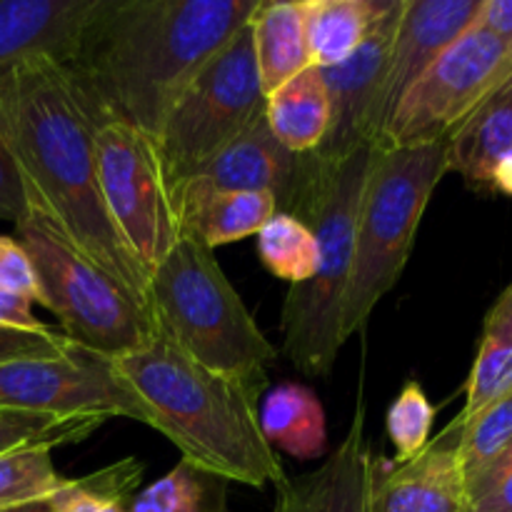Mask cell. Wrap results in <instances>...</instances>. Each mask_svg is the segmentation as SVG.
Here are the masks:
<instances>
[{
    "instance_id": "d4e9b609",
    "label": "cell",
    "mask_w": 512,
    "mask_h": 512,
    "mask_svg": "<svg viewBox=\"0 0 512 512\" xmlns=\"http://www.w3.org/2000/svg\"><path fill=\"white\" fill-rule=\"evenodd\" d=\"M228 480L180 460L168 475L135 493L128 512H228Z\"/></svg>"
},
{
    "instance_id": "9a60e30c",
    "label": "cell",
    "mask_w": 512,
    "mask_h": 512,
    "mask_svg": "<svg viewBox=\"0 0 512 512\" xmlns=\"http://www.w3.org/2000/svg\"><path fill=\"white\" fill-rule=\"evenodd\" d=\"M468 483L458 458V438L445 430L410 463L375 460L370 512H468Z\"/></svg>"
},
{
    "instance_id": "e575fe53",
    "label": "cell",
    "mask_w": 512,
    "mask_h": 512,
    "mask_svg": "<svg viewBox=\"0 0 512 512\" xmlns=\"http://www.w3.org/2000/svg\"><path fill=\"white\" fill-rule=\"evenodd\" d=\"M0 328L23 330V333H45L48 325L40 323L33 313V303L20 295L0 290Z\"/></svg>"
},
{
    "instance_id": "3957f363",
    "label": "cell",
    "mask_w": 512,
    "mask_h": 512,
    "mask_svg": "<svg viewBox=\"0 0 512 512\" xmlns=\"http://www.w3.org/2000/svg\"><path fill=\"white\" fill-rule=\"evenodd\" d=\"M110 363L185 463L250 488L288 485L278 453L260 430L263 383L213 373L163 335Z\"/></svg>"
},
{
    "instance_id": "9c48e42d",
    "label": "cell",
    "mask_w": 512,
    "mask_h": 512,
    "mask_svg": "<svg viewBox=\"0 0 512 512\" xmlns=\"http://www.w3.org/2000/svg\"><path fill=\"white\" fill-rule=\"evenodd\" d=\"M100 193L115 230L150 273L183 238L158 143L118 120L93 123Z\"/></svg>"
},
{
    "instance_id": "2e32d148",
    "label": "cell",
    "mask_w": 512,
    "mask_h": 512,
    "mask_svg": "<svg viewBox=\"0 0 512 512\" xmlns=\"http://www.w3.org/2000/svg\"><path fill=\"white\" fill-rule=\"evenodd\" d=\"M375 458L365 438L363 405L343 443L323 465L278 490L275 512H370Z\"/></svg>"
},
{
    "instance_id": "4fadbf2b",
    "label": "cell",
    "mask_w": 512,
    "mask_h": 512,
    "mask_svg": "<svg viewBox=\"0 0 512 512\" xmlns=\"http://www.w3.org/2000/svg\"><path fill=\"white\" fill-rule=\"evenodd\" d=\"M315 173H318L315 155H298L285 148L270 133L263 113L245 133L225 145L203 168L195 170L185 183L235 190V193H265L275 200L278 213L300 218Z\"/></svg>"
},
{
    "instance_id": "d6a6232c",
    "label": "cell",
    "mask_w": 512,
    "mask_h": 512,
    "mask_svg": "<svg viewBox=\"0 0 512 512\" xmlns=\"http://www.w3.org/2000/svg\"><path fill=\"white\" fill-rule=\"evenodd\" d=\"M73 340L63 333H23V330L0 328V363L28 358H60L73 348Z\"/></svg>"
},
{
    "instance_id": "52a82bcc",
    "label": "cell",
    "mask_w": 512,
    "mask_h": 512,
    "mask_svg": "<svg viewBox=\"0 0 512 512\" xmlns=\"http://www.w3.org/2000/svg\"><path fill=\"white\" fill-rule=\"evenodd\" d=\"M15 240L25 248L45 308L58 315L65 338L78 348L115 360L143 348L158 335L153 315L108 273L70 248L33 215L15 225Z\"/></svg>"
},
{
    "instance_id": "ab89813d",
    "label": "cell",
    "mask_w": 512,
    "mask_h": 512,
    "mask_svg": "<svg viewBox=\"0 0 512 512\" xmlns=\"http://www.w3.org/2000/svg\"><path fill=\"white\" fill-rule=\"evenodd\" d=\"M3 512H53L50 503H33V505H23V508H15V510H3Z\"/></svg>"
},
{
    "instance_id": "1f68e13d",
    "label": "cell",
    "mask_w": 512,
    "mask_h": 512,
    "mask_svg": "<svg viewBox=\"0 0 512 512\" xmlns=\"http://www.w3.org/2000/svg\"><path fill=\"white\" fill-rule=\"evenodd\" d=\"M0 290L20 295L30 303H43L38 273L30 263L28 253L15 238L0 235Z\"/></svg>"
},
{
    "instance_id": "ac0fdd59",
    "label": "cell",
    "mask_w": 512,
    "mask_h": 512,
    "mask_svg": "<svg viewBox=\"0 0 512 512\" xmlns=\"http://www.w3.org/2000/svg\"><path fill=\"white\" fill-rule=\"evenodd\" d=\"M512 153V78L478 105L445 140L448 173H458L470 190L493 193V173Z\"/></svg>"
},
{
    "instance_id": "4316f807",
    "label": "cell",
    "mask_w": 512,
    "mask_h": 512,
    "mask_svg": "<svg viewBox=\"0 0 512 512\" xmlns=\"http://www.w3.org/2000/svg\"><path fill=\"white\" fill-rule=\"evenodd\" d=\"M258 255L268 273L293 288L313 278L318 265V240L305 220L290 213H275L258 230Z\"/></svg>"
},
{
    "instance_id": "cb8c5ba5",
    "label": "cell",
    "mask_w": 512,
    "mask_h": 512,
    "mask_svg": "<svg viewBox=\"0 0 512 512\" xmlns=\"http://www.w3.org/2000/svg\"><path fill=\"white\" fill-rule=\"evenodd\" d=\"M390 0H305L310 63L333 68L363 45Z\"/></svg>"
},
{
    "instance_id": "f546056e",
    "label": "cell",
    "mask_w": 512,
    "mask_h": 512,
    "mask_svg": "<svg viewBox=\"0 0 512 512\" xmlns=\"http://www.w3.org/2000/svg\"><path fill=\"white\" fill-rule=\"evenodd\" d=\"M435 408L418 380H408L385 415L388 440L395 448V465L410 463L430 445Z\"/></svg>"
},
{
    "instance_id": "836d02e7",
    "label": "cell",
    "mask_w": 512,
    "mask_h": 512,
    "mask_svg": "<svg viewBox=\"0 0 512 512\" xmlns=\"http://www.w3.org/2000/svg\"><path fill=\"white\" fill-rule=\"evenodd\" d=\"M25 215H28V203H25L23 185H20L13 158L0 140V220L18 225Z\"/></svg>"
},
{
    "instance_id": "484cf974",
    "label": "cell",
    "mask_w": 512,
    "mask_h": 512,
    "mask_svg": "<svg viewBox=\"0 0 512 512\" xmlns=\"http://www.w3.org/2000/svg\"><path fill=\"white\" fill-rule=\"evenodd\" d=\"M140 478L143 465L125 458L83 478H68L48 503L53 512H128Z\"/></svg>"
},
{
    "instance_id": "7a4b0ae2",
    "label": "cell",
    "mask_w": 512,
    "mask_h": 512,
    "mask_svg": "<svg viewBox=\"0 0 512 512\" xmlns=\"http://www.w3.org/2000/svg\"><path fill=\"white\" fill-rule=\"evenodd\" d=\"M260 0H95L63 68L93 123L118 120L158 143L195 75Z\"/></svg>"
},
{
    "instance_id": "ffe728a7",
    "label": "cell",
    "mask_w": 512,
    "mask_h": 512,
    "mask_svg": "<svg viewBox=\"0 0 512 512\" xmlns=\"http://www.w3.org/2000/svg\"><path fill=\"white\" fill-rule=\"evenodd\" d=\"M255 65L268 98L310 65L305 0H260L250 15Z\"/></svg>"
},
{
    "instance_id": "6da1fadb",
    "label": "cell",
    "mask_w": 512,
    "mask_h": 512,
    "mask_svg": "<svg viewBox=\"0 0 512 512\" xmlns=\"http://www.w3.org/2000/svg\"><path fill=\"white\" fill-rule=\"evenodd\" d=\"M0 140L18 170L28 215L118 280L150 313L148 273L105 210L93 118L63 63L33 55L5 75Z\"/></svg>"
},
{
    "instance_id": "7c38bea8",
    "label": "cell",
    "mask_w": 512,
    "mask_h": 512,
    "mask_svg": "<svg viewBox=\"0 0 512 512\" xmlns=\"http://www.w3.org/2000/svg\"><path fill=\"white\" fill-rule=\"evenodd\" d=\"M403 3L390 0L363 45L345 63L318 68L330 100L328 135L313 153L318 163H340L363 145L375 143V115Z\"/></svg>"
},
{
    "instance_id": "8d00e7d4",
    "label": "cell",
    "mask_w": 512,
    "mask_h": 512,
    "mask_svg": "<svg viewBox=\"0 0 512 512\" xmlns=\"http://www.w3.org/2000/svg\"><path fill=\"white\" fill-rule=\"evenodd\" d=\"M468 512H512V470L473 495Z\"/></svg>"
},
{
    "instance_id": "7402d4cb",
    "label": "cell",
    "mask_w": 512,
    "mask_h": 512,
    "mask_svg": "<svg viewBox=\"0 0 512 512\" xmlns=\"http://www.w3.org/2000/svg\"><path fill=\"white\" fill-rule=\"evenodd\" d=\"M508 393H512V283L485 315L483 338L465 385V408L448 430H460Z\"/></svg>"
},
{
    "instance_id": "5bb4252c",
    "label": "cell",
    "mask_w": 512,
    "mask_h": 512,
    "mask_svg": "<svg viewBox=\"0 0 512 512\" xmlns=\"http://www.w3.org/2000/svg\"><path fill=\"white\" fill-rule=\"evenodd\" d=\"M483 0H405L375 115V143L420 75L478 25ZM373 143V145H375Z\"/></svg>"
},
{
    "instance_id": "8fae6325",
    "label": "cell",
    "mask_w": 512,
    "mask_h": 512,
    "mask_svg": "<svg viewBox=\"0 0 512 512\" xmlns=\"http://www.w3.org/2000/svg\"><path fill=\"white\" fill-rule=\"evenodd\" d=\"M0 410L50 418H128L153 428L143 400L120 380L113 363L73 348L60 358L0 363Z\"/></svg>"
},
{
    "instance_id": "f1b7e54d",
    "label": "cell",
    "mask_w": 512,
    "mask_h": 512,
    "mask_svg": "<svg viewBox=\"0 0 512 512\" xmlns=\"http://www.w3.org/2000/svg\"><path fill=\"white\" fill-rule=\"evenodd\" d=\"M105 418H50L0 410V455L20 448H58L90 438Z\"/></svg>"
},
{
    "instance_id": "f35d334b",
    "label": "cell",
    "mask_w": 512,
    "mask_h": 512,
    "mask_svg": "<svg viewBox=\"0 0 512 512\" xmlns=\"http://www.w3.org/2000/svg\"><path fill=\"white\" fill-rule=\"evenodd\" d=\"M493 193L512 195V153L505 155L493 173Z\"/></svg>"
},
{
    "instance_id": "e0dca14e",
    "label": "cell",
    "mask_w": 512,
    "mask_h": 512,
    "mask_svg": "<svg viewBox=\"0 0 512 512\" xmlns=\"http://www.w3.org/2000/svg\"><path fill=\"white\" fill-rule=\"evenodd\" d=\"M95 0H0V83L33 55L65 63Z\"/></svg>"
},
{
    "instance_id": "8992f818",
    "label": "cell",
    "mask_w": 512,
    "mask_h": 512,
    "mask_svg": "<svg viewBox=\"0 0 512 512\" xmlns=\"http://www.w3.org/2000/svg\"><path fill=\"white\" fill-rule=\"evenodd\" d=\"M445 173V143L375 148L360 198L353 268L340 310L343 343L368 325L375 305L398 285L425 208Z\"/></svg>"
},
{
    "instance_id": "5b68a950",
    "label": "cell",
    "mask_w": 512,
    "mask_h": 512,
    "mask_svg": "<svg viewBox=\"0 0 512 512\" xmlns=\"http://www.w3.org/2000/svg\"><path fill=\"white\" fill-rule=\"evenodd\" d=\"M375 145H363L340 163H318L300 220L318 240V265L308 283L293 285L283 305V343L290 363L325 378L338 360L340 310L353 268L360 198Z\"/></svg>"
},
{
    "instance_id": "4dcf8cb0",
    "label": "cell",
    "mask_w": 512,
    "mask_h": 512,
    "mask_svg": "<svg viewBox=\"0 0 512 512\" xmlns=\"http://www.w3.org/2000/svg\"><path fill=\"white\" fill-rule=\"evenodd\" d=\"M448 433L458 438V458L463 465L465 483H468L485 465L498 458L500 450L512 438V393L475 415L468 425L460 430H448Z\"/></svg>"
},
{
    "instance_id": "74e56055",
    "label": "cell",
    "mask_w": 512,
    "mask_h": 512,
    "mask_svg": "<svg viewBox=\"0 0 512 512\" xmlns=\"http://www.w3.org/2000/svg\"><path fill=\"white\" fill-rule=\"evenodd\" d=\"M512 470V438L508 440V445H505L503 450L498 453V458L493 460V463L485 465L483 470H480L475 478L468 480V498H473V495H478L480 490L488 488L490 483H495V480L500 478L503 473H508Z\"/></svg>"
},
{
    "instance_id": "30bf717a",
    "label": "cell",
    "mask_w": 512,
    "mask_h": 512,
    "mask_svg": "<svg viewBox=\"0 0 512 512\" xmlns=\"http://www.w3.org/2000/svg\"><path fill=\"white\" fill-rule=\"evenodd\" d=\"M512 78V53L483 25L455 40L403 95L375 148L445 143L455 128Z\"/></svg>"
},
{
    "instance_id": "d590c367",
    "label": "cell",
    "mask_w": 512,
    "mask_h": 512,
    "mask_svg": "<svg viewBox=\"0 0 512 512\" xmlns=\"http://www.w3.org/2000/svg\"><path fill=\"white\" fill-rule=\"evenodd\" d=\"M478 25L490 30L512 53V0H483Z\"/></svg>"
},
{
    "instance_id": "277c9868",
    "label": "cell",
    "mask_w": 512,
    "mask_h": 512,
    "mask_svg": "<svg viewBox=\"0 0 512 512\" xmlns=\"http://www.w3.org/2000/svg\"><path fill=\"white\" fill-rule=\"evenodd\" d=\"M148 308L158 335L213 373L265 383L278 358L213 250L193 235L183 233L150 273Z\"/></svg>"
},
{
    "instance_id": "ba28073f",
    "label": "cell",
    "mask_w": 512,
    "mask_h": 512,
    "mask_svg": "<svg viewBox=\"0 0 512 512\" xmlns=\"http://www.w3.org/2000/svg\"><path fill=\"white\" fill-rule=\"evenodd\" d=\"M263 113L265 93L248 20L195 75L160 130L158 150L170 190L183 185Z\"/></svg>"
},
{
    "instance_id": "d6986e66",
    "label": "cell",
    "mask_w": 512,
    "mask_h": 512,
    "mask_svg": "<svg viewBox=\"0 0 512 512\" xmlns=\"http://www.w3.org/2000/svg\"><path fill=\"white\" fill-rule=\"evenodd\" d=\"M185 235H193L210 250L238 243L278 213V205L265 193H235L208 185L185 183L173 193Z\"/></svg>"
},
{
    "instance_id": "44dd1931",
    "label": "cell",
    "mask_w": 512,
    "mask_h": 512,
    "mask_svg": "<svg viewBox=\"0 0 512 512\" xmlns=\"http://www.w3.org/2000/svg\"><path fill=\"white\" fill-rule=\"evenodd\" d=\"M265 123L288 150L313 155L328 135L330 100L315 65L265 98Z\"/></svg>"
},
{
    "instance_id": "603a6c76",
    "label": "cell",
    "mask_w": 512,
    "mask_h": 512,
    "mask_svg": "<svg viewBox=\"0 0 512 512\" xmlns=\"http://www.w3.org/2000/svg\"><path fill=\"white\" fill-rule=\"evenodd\" d=\"M260 430L270 448L295 460H318L328 450V428L318 395L298 383H283L260 405Z\"/></svg>"
},
{
    "instance_id": "83f0119b",
    "label": "cell",
    "mask_w": 512,
    "mask_h": 512,
    "mask_svg": "<svg viewBox=\"0 0 512 512\" xmlns=\"http://www.w3.org/2000/svg\"><path fill=\"white\" fill-rule=\"evenodd\" d=\"M55 470L53 448H20L0 455V512L45 503L65 485Z\"/></svg>"
}]
</instances>
